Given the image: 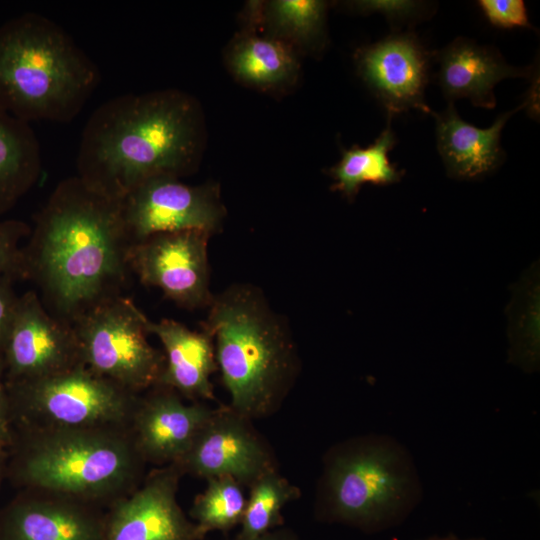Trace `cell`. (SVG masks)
<instances>
[{
	"instance_id": "cell-18",
	"label": "cell",
	"mask_w": 540,
	"mask_h": 540,
	"mask_svg": "<svg viewBox=\"0 0 540 540\" xmlns=\"http://www.w3.org/2000/svg\"><path fill=\"white\" fill-rule=\"evenodd\" d=\"M529 75V69L512 67L495 51L464 38H457L440 53L438 80L445 96L467 98L481 108L495 107L494 87L501 80Z\"/></svg>"
},
{
	"instance_id": "cell-26",
	"label": "cell",
	"mask_w": 540,
	"mask_h": 540,
	"mask_svg": "<svg viewBox=\"0 0 540 540\" xmlns=\"http://www.w3.org/2000/svg\"><path fill=\"white\" fill-rule=\"evenodd\" d=\"M30 227L20 220L0 221V278L24 279L23 247L20 241L30 234Z\"/></svg>"
},
{
	"instance_id": "cell-29",
	"label": "cell",
	"mask_w": 540,
	"mask_h": 540,
	"mask_svg": "<svg viewBox=\"0 0 540 540\" xmlns=\"http://www.w3.org/2000/svg\"><path fill=\"white\" fill-rule=\"evenodd\" d=\"M13 282L10 278H0V362H4V350L19 297Z\"/></svg>"
},
{
	"instance_id": "cell-22",
	"label": "cell",
	"mask_w": 540,
	"mask_h": 540,
	"mask_svg": "<svg viewBox=\"0 0 540 540\" xmlns=\"http://www.w3.org/2000/svg\"><path fill=\"white\" fill-rule=\"evenodd\" d=\"M396 138L390 125L368 147L343 150L340 161L331 168L334 190L353 198L364 183L386 185L400 180L401 173L390 163L389 151Z\"/></svg>"
},
{
	"instance_id": "cell-14",
	"label": "cell",
	"mask_w": 540,
	"mask_h": 540,
	"mask_svg": "<svg viewBox=\"0 0 540 540\" xmlns=\"http://www.w3.org/2000/svg\"><path fill=\"white\" fill-rule=\"evenodd\" d=\"M205 402H185L171 388L156 385L140 394L129 431L146 464L176 463L214 414Z\"/></svg>"
},
{
	"instance_id": "cell-34",
	"label": "cell",
	"mask_w": 540,
	"mask_h": 540,
	"mask_svg": "<svg viewBox=\"0 0 540 540\" xmlns=\"http://www.w3.org/2000/svg\"><path fill=\"white\" fill-rule=\"evenodd\" d=\"M1 443V442H0Z\"/></svg>"
},
{
	"instance_id": "cell-25",
	"label": "cell",
	"mask_w": 540,
	"mask_h": 540,
	"mask_svg": "<svg viewBox=\"0 0 540 540\" xmlns=\"http://www.w3.org/2000/svg\"><path fill=\"white\" fill-rule=\"evenodd\" d=\"M190 508V519L206 536L211 531L228 532L241 524L247 497L243 486L228 476L209 478Z\"/></svg>"
},
{
	"instance_id": "cell-13",
	"label": "cell",
	"mask_w": 540,
	"mask_h": 540,
	"mask_svg": "<svg viewBox=\"0 0 540 540\" xmlns=\"http://www.w3.org/2000/svg\"><path fill=\"white\" fill-rule=\"evenodd\" d=\"M183 476L176 464L158 467L105 513L104 540H203L177 499Z\"/></svg>"
},
{
	"instance_id": "cell-24",
	"label": "cell",
	"mask_w": 540,
	"mask_h": 540,
	"mask_svg": "<svg viewBox=\"0 0 540 540\" xmlns=\"http://www.w3.org/2000/svg\"><path fill=\"white\" fill-rule=\"evenodd\" d=\"M238 534L257 536L285 524L283 508L300 497L299 489L279 470L258 478L249 488Z\"/></svg>"
},
{
	"instance_id": "cell-2",
	"label": "cell",
	"mask_w": 540,
	"mask_h": 540,
	"mask_svg": "<svg viewBox=\"0 0 540 540\" xmlns=\"http://www.w3.org/2000/svg\"><path fill=\"white\" fill-rule=\"evenodd\" d=\"M204 147V122L189 94L166 89L128 93L99 105L82 131L78 176L123 199L146 180L194 172Z\"/></svg>"
},
{
	"instance_id": "cell-31",
	"label": "cell",
	"mask_w": 540,
	"mask_h": 540,
	"mask_svg": "<svg viewBox=\"0 0 540 540\" xmlns=\"http://www.w3.org/2000/svg\"><path fill=\"white\" fill-rule=\"evenodd\" d=\"M231 540H303L293 529L285 525L257 536H242L237 534Z\"/></svg>"
},
{
	"instance_id": "cell-19",
	"label": "cell",
	"mask_w": 540,
	"mask_h": 540,
	"mask_svg": "<svg viewBox=\"0 0 540 540\" xmlns=\"http://www.w3.org/2000/svg\"><path fill=\"white\" fill-rule=\"evenodd\" d=\"M501 114L489 128H478L458 115L453 103L436 114L437 148L448 173L458 178H476L494 170L502 161L501 131L519 109Z\"/></svg>"
},
{
	"instance_id": "cell-5",
	"label": "cell",
	"mask_w": 540,
	"mask_h": 540,
	"mask_svg": "<svg viewBox=\"0 0 540 540\" xmlns=\"http://www.w3.org/2000/svg\"><path fill=\"white\" fill-rule=\"evenodd\" d=\"M96 63L56 22L26 12L0 25V108L30 123H69L100 83Z\"/></svg>"
},
{
	"instance_id": "cell-33",
	"label": "cell",
	"mask_w": 540,
	"mask_h": 540,
	"mask_svg": "<svg viewBox=\"0 0 540 540\" xmlns=\"http://www.w3.org/2000/svg\"><path fill=\"white\" fill-rule=\"evenodd\" d=\"M418 540H486V539L481 538V537H465L464 538L455 534H446V535H433V536H429V537L418 539Z\"/></svg>"
},
{
	"instance_id": "cell-30",
	"label": "cell",
	"mask_w": 540,
	"mask_h": 540,
	"mask_svg": "<svg viewBox=\"0 0 540 540\" xmlns=\"http://www.w3.org/2000/svg\"><path fill=\"white\" fill-rule=\"evenodd\" d=\"M13 440V421L4 362H0V442L9 447Z\"/></svg>"
},
{
	"instance_id": "cell-6",
	"label": "cell",
	"mask_w": 540,
	"mask_h": 540,
	"mask_svg": "<svg viewBox=\"0 0 540 540\" xmlns=\"http://www.w3.org/2000/svg\"><path fill=\"white\" fill-rule=\"evenodd\" d=\"M422 498L409 449L391 435L367 433L341 440L324 453L314 517L372 535L402 524Z\"/></svg>"
},
{
	"instance_id": "cell-7",
	"label": "cell",
	"mask_w": 540,
	"mask_h": 540,
	"mask_svg": "<svg viewBox=\"0 0 540 540\" xmlns=\"http://www.w3.org/2000/svg\"><path fill=\"white\" fill-rule=\"evenodd\" d=\"M6 385L13 427L129 428L140 396L84 364L48 377Z\"/></svg>"
},
{
	"instance_id": "cell-23",
	"label": "cell",
	"mask_w": 540,
	"mask_h": 540,
	"mask_svg": "<svg viewBox=\"0 0 540 540\" xmlns=\"http://www.w3.org/2000/svg\"><path fill=\"white\" fill-rule=\"evenodd\" d=\"M327 2L320 0H273L264 4L258 20L272 37L299 47L316 45L324 36Z\"/></svg>"
},
{
	"instance_id": "cell-9",
	"label": "cell",
	"mask_w": 540,
	"mask_h": 540,
	"mask_svg": "<svg viewBox=\"0 0 540 540\" xmlns=\"http://www.w3.org/2000/svg\"><path fill=\"white\" fill-rule=\"evenodd\" d=\"M212 235L199 230L157 233L131 244L132 274L155 287L179 307L208 308L210 290L208 242Z\"/></svg>"
},
{
	"instance_id": "cell-21",
	"label": "cell",
	"mask_w": 540,
	"mask_h": 540,
	"mask_svg": "<svg viewBox=\"0 0 540 540\" xmlns=\"http://www.w3.org/2000/svg\"><path fill=\"white\" fill-rule=\"evenodd\" d=\"M40 171V145L30 123L0 108V214L36 183Z\"/></svg>"
},
{
	"instance_id": "cell-10",
	"label": "cell",
	"mask_w": 540,
	"mask_h": 540,
	"mask_svg": "<svg viewBox=\"0 0 540 540\" xmlns=\"http://www.w3.org/2000/svg\"><path fill=\"white\" fill-rule=\"evenodd\" d=\"M122 204L131 243L164 232L199 230L213 235L226 215L216 185H188L169 175L141 183Z\"/></svg>"
},
{
	"instance_id": "cell-11",
	"label": "cell",
	"mask_w": 540,
	"mask_h": 540,
	"mask_svg": "<svg viewBox=\"0 0 540 540\" xmlns=\"http://www.w3.org/2000/svg\"><path fill=\"white\" fill-rule=\"evenodd\" d=\"M183 475L228 476L249 488L264 474L278 470V461L252 420L229 405L216 407L187 452L176 462Z\"/></svg>"
},
{
	"instance_id": "cell-28",
	"label": "cell",
	"mask_w": 540,
	"mask_h": 540,
	"mask_svg": "<svg viewBox=\"0 0 540 540\" xmlns=\"http://www.w3.org/2000/svg\"><path fill=\"white\" fill-rule=\"evenodd\" d=\"M354 11L371 14L380 13L389 20H405L421 10V2L410 0H361L349 4Z\"/></svg>"
},
{
	"instance_id": "cell-8",
	"label": "cell",
	"mask_w": 540,
	"mask_h": 540,
	"mask_svg": "<svg viewBox=\"0 0 540 540\" xmlns=\"http://www.w3.org/2000/svg\"><path fill=\"white\" fill-rule=\"evenodd\" d=\"M149 319L119 295L96 305L73 324L82 363L137 394L159 384L164 353L148 341Z\"/></svg>"
},
{
	"instance_id": "cell-32",
	"label": "cell",
	"mask_w": 540,
	"mask_h": 540,
	"mask_svg": "<svg viewBox=\"0 0 540 540\" xmlns=\"http://www.w3.org/2000/svg\"><path fill=\"white\" fill-rule=\"evenodd\" d=\"M8 455V447L0 443V487L4 476L7 474Z\"/></svg>"
},
{
	"instance_id": "cell-1",
	"label": "cell",
	"mask_w": 540,
	"mask_h": 540,
	"mask_svg": "<svg viewBox=\"0 0 540 540\" xmlns=\"http://www.w3.org/2000/svg\"><path fill=\"white\" fill-rule=\"evenodd\" d=\"M23 246L24 279L45 308L73 324L96 305L123 295L132 274L122 199L73 176L58 183Z\"/></svg>"
},
{
	"instance_id": "cell-20",
	"label": "cell",
	"mask_w": 540,
	"mask_h": 540,
	"mask_svg": "<svg viewBox=\"0 0 540 540\" xmlns=\"http://www.w3.org/2000/svg\"><path fill=\"white\" fill-rule=\"evenodd\" d=\"M228 67L240 82L268 90L291 84L299 62L294 48L272 36H240L227 54Z\"/></svg>"
},
{
	"instance_id": "cell-4",
	"label": "cell",
	"mask_w": 540,
	"mask_h": 540,
	"mask_svg": "<svg viewBox=\"0 0 540 540\" xmlns=\"http://www.w3.org/2000/svg\"><path fill=\"white\" fill-rule=\"evenodd\" d=\"M7 474L24 490L108 508L143 481L146 462L129 428L14 426Z\"/></svg>"
},
{
	"instance_id": "cell-15",
	"label": "cell",
	"mask_w": 540,
	"mask_h": 540,
	"mask_svg": "<svg viewBox=\"0 0 540 540\" xmlns=\"http://www.w3.org/2000/svg\"><path fill=\"white\" fill-rule=\"evenodd\" d=\"M359 74L389 116L417 109L432 114L425 102L429 53L408 33L390 35L356 53Z\"/></svg>"
},
{
	"instance_id": "cell-12",
	"label": "cell",
	"mask_w": 540,
	"mask_h": 540,
	"mask_svg": "<svg viewBox=\"0 0 540 540\" xmlns=\"http://www.w3.org/2000/svg\"><path fill=\"white\" fill-rule=\"evenodd\" d=\"M3 360L6 383L36 380L83 364L73 326L53 316L33 290L18 297Z\"/></svg>"
},
{
	"instance_id": "cell-17",
	"label": "cell",
	"mask_w": 540,
	"mask_h": 540,
	"mask_svg": "<svg viewBox=\"0 0 540 540\" xmlns=\"http://www.w3.org/2000/svg\"><path fill=\"white\" fill-rule=\"evenodd\" d=\"M148 331L163 346L165 364L158 385L173 389L188 401H215L211 376L218 366L212 336L172 319L149 320Z\"/></svg>"
},
{
	"instance_id": "cell-3",
	"label": "cell",
	"mask_w": 540,
	"mask_h": 540,
	"mask_svg": "<svg viewBox=\"0 0 540 540\" xmlns=\"http://www.w3.org/2000/svg\"><path fill=\"white\" fill-rule=\"evenodd\" d=\"M201 329L213 338L229 406L251 419L271 416L291 390L299 360L286 323L253 285L214 295Z\"/></svg>"
},
{
	"instance_id": "cell-27",
	"label": "cell",
	"mask_w": 540,
	"mask_h": 540,
	"mask_svg": "<svg viewBox=\"0 0 540 540\" xmlns=\"http://www.w3.org/2000/svg\"><path fill=\"white\" fill-rule=\"evenodd\" d=\"M477 3L486 19L495 27H531L522 0H480Z\"/></svg>"
},
{
	"instance_id": "cell-16",
	"label": "cell",
	"mask_w": 540,
	"mask_h": 540,
	"mask_svg": "<svg viewBox=\"0 0 540 540\" xmlns=\"http://www.w3.org/2000/svg\"><path fill=\"white\" fill-rule=\"evenodd\" d=\"M105 513L64 495L24 490L0 511V540H104Z\"/></svg>"
}]
</instances>
